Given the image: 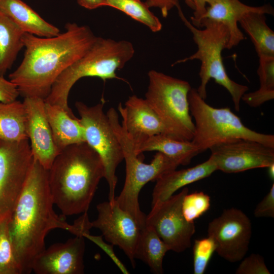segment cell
I'll list each match as a JSON object with an SVG mask.
<instances>
[{"mask_svg": "<svg viewBox=\"0 0 274 274\" xmlns=\"http://www.w3.org/2000/svg\"><path fill=\"white\" fill-rule=\"evenodd\" d=\"M33 161L28 139L11 142L0 139V223L11 217Z\"/></svg>", "mask_w": 274, "mask_h": 274, "instance_id": "cell-10", "label": "cell"}, {"mask_svg": "<svg viewBox=\"0 0 274 274\" xmlns=\"http://www.w3.org/2000/svg\"><path fill=\"white\" fill-rule=\"evenodd\" d=\"M217 170L210 157L206 161L186 169L170 171L157 179L153 190L152 204L163 201L181 188L210 176Z\"/></svg>", "mask_w": 274, "mask_h": 274, "instance_id": "cell-19", "label": "cell"}, {"mask_svg": "<svg viewBox=\"0 0 274 274\" xmlns=\"http://www.w3.org/2000/svg\"><path fill=\"white\" fill-rule=\"evenodd\" d=\"M252 11L271 15L274 14V9L270 4L253 7L247 5L239 0H214L207 7L206 12L200 21L199 28H200V23L203 19L223 23L229 30L227 49H230L245 39L237 23L246 13Z\"/></svg>", "mask_w": 274, "mask_h": 274, "instance_id": "cell-18", "label": "cell"}, {"mask_svg": "<svg viewBox=\"0 0 274 274\" xmlns=\"http://www.w3.org/2000/svg\"><path fill=\"white\" fill-rule=\"evenodd\" d=\"M187 6L193 10L194 5L192 0H184ZM149 8L157 7L160 9L162 15L166 17L168 12L179 4V0H147L145 2Z\"/></svg>", "mask_w": 274, "mask_h": 274, "instance_id": "cell-35", "label": "cell"}, {"mask_svg": "<svg viewBox=\"0 0 274 274\" xmlns=\"http://www.w3.org/2000/svg\"><path fill=\"white\" fill-rule=\"evenodd\" d=\"M217 170L236 173L274 164V148L245 139L216 144L209 149Z\"/></svg>", "mask_w": 274, "mask_h": 274, "instance_id": "cell-13", "label": "cell"}, {"mask_svg": "<svg viewBox=\"0 0 274 274\" xmlns=\"http://www.w3.org/2000/svg\"><path fill=\"white\" fill-rule=\"evenodd\" d=\"M237 267L236 274H270L263 258L258 254H252L243 259Z\"/></svg>", "mask_w": 274, "mask_h": 274, "instance_id": "cell-32", "label": "cell"}, {"mask_svg": "<svg viewBox=\"0 0 274 274\" xmlns=\"http://www.w3.org/2000/svg\"><path fill=\"white\" fill-rule=\"evenodd\" d=\"M84 238L75 236L45 248L36 259L32 271L37 274L83 273Z\"/></svg>", "mask_w": 274, "mask_h": 274, "instance_id": "cell-16", "label": "cell"}, {"mask_svg": "<svg viewBox=\"0 0 274 274\" xmlns=\"http://www.w3.org/2000/svg\"><path fill=\"white\" fill-rule=\"evenodd\" d=\"M273 167H274V164H272L271 166L267 167L269 169L268 174H269V176L271 178V179H273V175H274V173H273L274 168H273Z\"/></svg>", "mask_w": 274, "mask_h": 274, "instance_id": "cell-39", "label": "cell"}, {"mask_svg": "<svg viewBox=\"0 0 274 274\" xmlns=\"http://www.w3.org/2000/svg\"><path fill=\"white\" fill-rule=\"evenodd\" d=\"M26 132L30 141L33 159L48 170L60 153L55 143L45 111V100L25 97Z\"/></svg>", "mask_w": 274, "mask_h": 274, "instance_id": "cell-15", "label": "cell"}, {"mask_svg": "<svg viewBox=\"0 0 274 274\" xmlns=\"http://www.w3.org/2000/svg\"><path fill=\"white\" fill-rule=\"evenodd\" d=\"M105 6L123 12L147 26L153 32H158L162 28V24L158 17L150 10L145 2L140 0H105Z\"/></svg>", "mask_w": 274, "mask_h": 274, "instance_id": "cell-28", "label": "cell"}, {"mask_svg": "<svg viewBox=\"0 0 274 274\" xmlns=\"http://www.w3.org/2000/svg\"><path fill=\"white\" fill-rule=\"evenodd\" d=\"M48 172L54 204L64 216L87 212L98 185L105 177L100 156L86 142L64 149Z\"/></svg>", "mask_w": 274, "mask_h": 274, "instance_id": "cell-3", "label": "cell"}, {"mask_svg": "<svg viewBox=\"0 0 274 274\" xmlns=\"http://www.w3.org/2000/svg\"><path fill=\"white\" fill-rule=\"evenodd\" d=\"M134 54L133 46L128 41L97 37L89 50L57 78L45 102L57 105L75 116L68 105V94L73 85L86 77H98L104 81L120 79L116 71L122 68Z\"/></svg>", "mask_w": 274, "mask_h": 274, "instance_id": "cell-4", "label": "cell"}, {"mask_svg": "<svg viewBox=\"0 0 274 274\" xmlns=\"http://www.w3.org/2000/svg\"><path fill=\"white\" fill-rule=\"evenodd\" d=\"M0 139L11 142L28 139L26 114L23 102H0Z\"/></svg>", "mask_w": 274, "mask_h": 274, "instance_id": "cell-26", "label": "cell"}, {"mask_svg": "<svg viewBox=\"0 0 274 274\" xmlns=\"http://www.w3.org/2000/svg\"><path fill=\"white\" fill-rule=\"evenodd\" d=\"M188 191L187 187H184L179 193L152 204L146 217L145 224L154 229L170 250L177 253L190 247L195 232L194 222L187 221L182 211L183 198Z\"/></svg>", "mask_w": 274, "mask_h": 274, "instance_id": "cell-11", "label": "cell"}, {"mask_svg": "<svg viewBox=\"0 0 274 274\" xmlns=\"http://www.w3.org/2000/svg\"><path fill=\"white\" fill-rule=\"evenodd\" d=\"M210 206V197L203 192L188 193L182 201V213L187 221L194 222L209 210Z\"/></svg>", "mask_w": 274, "mask_h": 274, "instance_id": "cell-30", "label": "cell"}, {"mask_svg": "<svg viewBox=\"0 0 274 274\" xmlns=\"http://www.w3.org/2000/svg\"><path fill=\"white\" fill-rule=\"evenodd\" d=\"M0 11L11 18L24 32L39 37H52L60 33L21 0H0Z\"/></svg>", "mask_w": 274, "mask_h": 274, "instance_id": "cell-21", "label": "cell"}, {"mask_svg": "<svg viewBox=\"0 0 274 274\" xmlns=\"http://www.w3.org/2000/svg\"><path fill=\"white\" fill-rule=\"evenodd\" d=\"M118 110L122 118V125L133 144L156 134L169 135L167 128L145 99L130 96L124 107L121 103L118 105Z\"/></svg>", "mask_w": 274, "mask_h": 274, "instance_id": "cell-17", "label": "cell"}, {"mask_svg": "<svg viewBox=\"0 0 274 274\" xmlns=\"http://www.w3.org/2000/svg\"><path fill=\"white\" fill-rule=\"evenodd\" d=\"M45 111L55 143L60 152L71 145L86 142L80 119L71 116L57 105L45 102Z\"/></svg>", "mask_w": 274, "mask_h": 274, "instance_id": "cell-20", "label": "cell"}, {"mask_svg": "<svg viewBox=\"0 0 274 274\" xmlns=\"http://www.w3.org/2000/svg\"><path fill=\"white\" fill-rule=\"evenodd\" d=\"M176 7L182 21L192 33L197 49L191 56L178 60L174 64L199 60L201 62L199 72L200 84L196 90L200 96L204 99L207 98V86L210 79H213L228 91L235 110L239 111L242 96L248 91L249 88L231 80L224 65L222 52L227 49L229 39L227 27L221 22L203 19L200 23V28H203L200 29L185 17L179 4Z\"/></svg>", "mask_w": 274, "mask_h": 274, "instance_id": "cell-5", "label": "cell"}, {"mask_svg": "<svg viewBox=\"0 0 274 274\" xmlns=\"http://www.w3.org/2000/svg\"><path fill=\"white\" fill-rule=\"evenodd\" d=\"M113 130L122 147L126 164V177L123 189L115 198L119 207L128 212L141 228L145 225L146 215L140 208L139 193L147 183L156 181L180 165L164 154L157 152L151 162L144 163L135 152L133 144L120 124L118 114L113 108L106 113Z\"/></svg>", "mask_w": 274, "mask_h": 274, "instance_id": "cell-6", "label": "cell"}, {"mask_svg": "<svg viewBox=\"0 0 274 274\" xmlns=\"http://www.w3.org/2000/svg\"><path fill=\"white\" fill-rule=\"evenodd\" d=\"M9 220L0 223V274H21L10 239Z\"/></svg>", "mask_w": 274, "mask_h": 274, "instance_id": "cell-29", "label": "cell"}, {"mask_svg": "<svg viewBox=\"0 0 274 274\" xmlns=\"http://www.w3.org/2000/svg\"><path fill=\"white\" fill-rule=\"evenodd\" d=\"M97 218L91 222V227L100 230L105 239L122 249L132 266L135 265L134 252L141 228L134 218L122 209L115 198L96 206Z\"/></svg>", "mask_w": 274, "mask_h": 274, "instance_id": "cell-14", "label": "cell"}, {"mask_svg": "<svg viewBox=\"0 0 274 274\" xmlns=\"http://www.w3.org/2000/svg\"><path fill=\"white\" fill-rule=\"evenodd\" d=\"M266 20L265 14L252 11L246 13L238 22L249 36L259 57L274 56V32Z\"/></svg>", "mask_w": 274, "mask_h": 274, "instance_id": "cell-25", "label": "cell"}, {"mask_svg": "<svg viewBox=\"0 0 274 274\" xmlns=\"http://www.w3.org/2000/svg\"><path fill=\"white\" fill-rule=\"evenodd\" d=\"M83 236L85 238H87L92 241L99 247L102 248L105 252H106L109 256L114 260L116 263L117 266L120 268V270L124 273H128V270L120 262V261L116 257V255L114 253L113 249L112 248V245H107L103 241L101 236H95L90 235L89 233H85L84 234Z\"/></svg>", "mask_w": 274, "mask_h": 274, "instance_id": "cell-36", "label": "cell"}, {"mask_svg": "<svg viewBox=\"0 0 274 274\" xmlns=\"http://www.w3.org/2000/svg\"><path fill=\"white\" fill-rule=\"evenodd\" d=\"M48 184V172L33 160L23 190L9 218L8 228L13 251L21 274L32 271L37 257L45 249V238L53 229L75 236L84 232L82 221L69 224L57 215Z\"/></svg>", "mask_w": 274, "mask_h": 274, "instance_id": "cell-1", "label": "cell"}, {"mask_svg": "<svg viewBox=\"0 0 274 274\" xmlns=\"http://www.w3.org/2000/svg\"><path fill=\"white\" fill-rule=\"evenodd\" d=\"M65 29L47 38L24 33L23 59L9 76L20 95L45 100L59 76L82 57L97 38L87 26L68 22Z\"/></svg>", "mask_w": 274, "mask_h": 274, "instance_id": "cell-2", "label": "cell"}, {"mask_svg": "<svg viewBox=\"0 0 274 274\" xmlns=\"http://www.w3.org/2000/svg\"><path fill=\"white\" fill-rule=\"evenodd\" d=\"M133 145L138 155L145 151H156L183 165L189 164L192 159L200 153L191 141L180 140L165 134L151 136Z\"/></svg>", "mask_w": 274, "mask_h": 274, "instance_id": "cell-22", "label": "cell"}, {"mask_svg": "<svg viewBox=\"0 0 274 274\" xmlns=\"http://www.w3.org/2000/svg\"><path fill=\"white\" fill-rule=\"evenodd\" d=\"M194 5L193 16L191 17V23L195 27H199V23L206 12L207 5L214 0H192Z\"/></svg>", "mask_w": 274, "mask_h": 274, "instance_id": "cell-37", "label": "cell"}, {"mask_svg": "<svg viewBox=\"0 0 274 274\" xmlns=\"http://www.w3.org/2000/svg\"><path fill=\"white\" fill-rule=\"evenodd\" d=\"M19 95L16 85L0 76V102L14 101Z\"/></svg>", "mask_w": 274, "mask_h": 274, "instance_id": "cell-34", "label": "cell"}, {"mask_svg": "<svg viewBox=\"0 0 274 274\" xmlns=\"http://www.w3.org/2000/svg\"><path fill=\"white\" fill-rule=\"evenodd\" d=\"M77 2L80 6L89 10L105 6V0H77Z\"/></svg>", "mask_w": 274, "mask_h": 274, "instance_id": "cell-38", "label": "cell"}, {"mask_svg": "<svg viewBox=\"0 0 274 274\" xmlns=\"http://www.w3.org/2000/svg\"><path fill=\"white\" fill-rule=\"evenodd\" d=\"M103 99L93 106L77 101L75 106L80 116L86 142L100 156L109 185V201L115 199L118 179L116 170L124 159L121 146L114 133L106 114L103 111Z\"/></svg>", "mask_w": 274, "mask_h": 274, "instance_id": "cell-9", "label": "cell"}, {"mask_svg": "<svg viewBox=\"0 0 274 274\" xmlns=\"http://www.w3.org/2000/svg\"><path fill=\"white\" fill-rule=\"evenodd\" d=\"M191 116L194 119V132L191 141L200 153L221 143L245 139L274 148V135L262 133L246 127L229 108H214L191 88L188 93Z\"/></svg>", "mask_w": 274, "mask_h": 274, "instance_id": "cell-7", "label": "cell"}, {"mask_svg": "<svg viewBox=\"0 0 274 274\" xmlns=\"http://www.w3.org/2000/svg\"><path fill=\"white\" fill-rule=\"evenodd\" d=\"M216 246L210 236L194 241L193 246V265L194 274H203L215 252Z\"/></svg>", "mask_w": 274, "mask_h": 274, "instance_id": "cell-31", "label": "cell"}, {"mask_svg": "<svg viewBox=\"0 0 274 274\" xmlns=\"http://www.w3.org/2000/svg\"><path fill=\"white\" fill-rule=\"evenodd\" d=\"M149 84L145 99L161 119L170 136L191 141L194 123L190 112L188 82L161 72L148 73Z\"/></svg>", "mask_w": 274, "mask_h": 274, "instance_id": "cell-8", "label": "cell"}, {"mask_svg": "<svg viewBox=\"0 0 274 274\" xmlns=\"http://www.w3.org/2000/svg\"><path fill=\"white\" fill-rule=\"evenodd\" d=\"M208 235L215 242L216 252L226 260H242L249 249L252 227L249 218L241 210H224L208 226Z\"/></svg>", "mask_w": 274, "mask_h": 274, "instance_id": "cell-12", "label": "cell"}, {"mask_svg": "<svg viewBox=\"0 0 274 274\" xmlns=\"http://www.w3.org/2000/svg\"><path fill=\"white\" fill-rule=\"evenodd\" d=\"M257 74L260 87L257 90L247 93L242 97L251 107H258L274 98V56L259 57Z\"/></svg>", "mask_w": 274, "mask_h": 274, "instance_id": "cell-27", "label": "cell"}, {"mask_svg": "<svg viewBox=\"0 0 274 274\" xmlns=\"http://www.w3.org/2000/svg\"><path fill=\"white\" fill-rule=\"evenodd\" d=\"M24 32L0 11V76L10 70L24 47Z\"/></svg>", "mask_w": 274, "mask_h": 274, "instance_id": "cell-24", "label": "cell"}, {"mask_svg": "<svg viewBox=\"0 0 274 274\" xmlns=\"http://www.w3.org/2000/svg\"><path fill=\"white\" fill-rule=\"evenodd\" d=\"M169 250V247L154 229L145 224L141 228L135 249L134 258L147 264L154 273L161 274L163 272V258Z\"/></svg>", "mask_w": 274, "mask_h": 274, "instance_id": "cell-23", "label": "cell"}, {"mask_svg": "<svg viewBox=\"0 0 274 274\" xmlns=\"http://www.w3.org/2000/svg\"><path fill=\"white\" fill-rule=\"evenodd\" d=\"M254 216L259 217H274V184L262 200L256 206Z\"/></svg>", "mask_w": 274, "mask_h": 274, "instance_id": "cell-33", "label": "cell"}]
</instances>
